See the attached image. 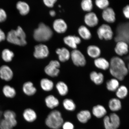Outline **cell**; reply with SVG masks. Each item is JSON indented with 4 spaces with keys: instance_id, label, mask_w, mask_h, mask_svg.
<instances>
[{
    "instance_id": "cell-22",
    "label": "cell",
    "mask_w": 129,
    "mask_h": 129,
    "mask_svg": "<svg viewBox=\"0 0 129 129\" xmlns=\"http://www.w3.org/2000/svg\"><path fill=\"white\" fill-rule=\"evenodd\" d=\"M4 119L9 122L13 127L17 124L16 119V114L13 111L11 110H6L4 113Z\"/></svg>"
},
{
    "instance_id": "cell-23",
    "label": "cell",
    "mask_w": 129,
    "mask_h": 129,
    "mask_svg": "<svg viewBox=\"0 0 129 129\" xmlns=\"http://www.w3.org/2000/svg\"><path fill=\"white\" fill-rule=\"evenodd\" d=\"M91 117V113L88 110L81 111L77 115V119L79 121L83 124L86 123Z\"/></svg>"
},
{
    "instance_id": "cell-12",
    "label": "cell",
    "mask_w": 129,
    "mask_h": 129,
    "mask_svg": "<svg viewBox=\"0 0 129 129\" xmlns=\"http://www.w3.org/2000/svg\"><path fill=\"white\" fill-rule=\"evenodd\" d=\"M84 22L88 27H94L98 25L99 23V19L94 13L91 12L85 14Z\"/></svg>"
},
{
    "instance_id": "cell-7",
    "label": "cell",
    "mask_w": 129,
    "mask_h": 129,
    "mask_svg": "<svg viewBox=\"0 0 129 129\" xmlns=\"http://www.w3.org/2000/svg\"><path fill=\"white\" fill-rule=\"evenodd\" d=\"M97 33L100 39L106 40H112L114 35L110 26L106 24H103L99 27Z\"/></svg>"
},
{
    "instance_id": "cell-3",
    "label": "cell",
    "mask_w": 129,
    "mask_h": 129,
    "mask_svg": "<svg viewBox=\"0 0 129 129\" xmlns=\"http://www.w3.org/2000/svg\"><path fill=\"white\" fill-rule=\"evenodd\" d=\"M63 123L61 113L56 110L50 113L45 121L46 125L52 129H59L62 127Z\"/></svg>"
},
{
    "instance_id": "cell-15",
    "label": "cell",
    "mask_w": 129,
    "mask_h": 129,
    "mask_svg": "<svg viewBox=\"0 0 129 129\" xmlns=\"http://www.w3.org/2000/svg\"><path fill=\"white\" fill-rule=\"evenodd\" d=\"M64 43L71 48L76 49L77 45L81 42V40L79 37L75 36H68L64 38Z\"/></svg>"
},
{
    "instance_id": "cell-27",
    "label": "cell",
    "mask_w": 129,
    "mask_h": 129,
    "mask_svg": "<svg viewBox=\"0 0 129 129\" xmlns=\"http://www.w3.org/2000/svg\"><path fill=\"white\" fill-rule=\"evenodd\" d=\"M22 89L25 94L28 96H32L36 92V88L34 86L33 83L30 82H26L23 85Z\"/></svg>"
},
{
    "instance_id": "cell-45",
    "label": "cell",
    "mask_w": 129,
    "mask_h": 129,
    "mask_svg": "<svg viewBox=\"0 0 129 129\" xmlns=\"http://www.w3.org/2000/svg\"><path fill=\"white\" fill-rule=\"evenodd\" d=\"M50 15L52 17H54L56 15V12L52 10L50 11Z\"/></svg>"
},
{
    "instance_id": "cell-46",
    "label": "cell",
    "mask_w": 129,
    "mask_h": 129,
    "mask_svg": "<svg viewBox=\"0 0 129 129\" xmlns=\"http://www.w3.org/2000/svg\"><path fill=\"white\" fill-rule=\"evenodd\" d=\"M127 69H128V72H129V63L128 64V66H127Z\"/></svg>"
},
{
    "instance_id": "cell-32",
    "label": "cell",
    "mask_w": 129,
    "mask_h": 129,
    "mask_svg": "<svg viewBox=\"0 0 129 129\" xmlns=\"http://www.w3.org/2000/svg\"><path fill=\"white\" fill-rule=\"evenodd\" d=\"M40 85L42 89L45 91H50L54 87L53 82L47 78L43 79L40 82Z\"/></svg>"
},
{
    "instance_id": "cell-4",
    "label": "cell",
    "mask_w": 129,
    "mask_h": 129,
    "mask_svg": "<svg viewBox=\"0 0 129 129\" xmlns=\"http://www.w3.org/2000/svg\"><path fill=\"white\" fill-rule=\"evenodd\" d=\"M52 35L51 28L44 23H41L39 25L38 28L35 30L34 37L37 41L44 42L49 40Z\"/></svg>"
},
{
    "instance_id": "cell-5",
    "label": "cell",
    "mask_w": 129,
    "mask_h": 129,
    "mask_svg": "<svg viewBox=\"0 0 129 129\" xmlns=\"http://www.w3.org/2000/svg\"><path fill=\"white\" fill-rule=\"evenodd\" d=\"M116 35L114 38L115 41H123L129 43V22L120 24L116 29Z\"/></svg>"
},
{
    "instance_id": "cell-14",
    "label": "cell",
    "mask_w": 129,
    "mask_h": 129,
    "mask_svg": "<svg viewBox=\"0 0 129 129\" xmlns=\"http://www.w3.org/2000/svg\"><path fill=\"white\" fill-rule=\"evenodd\" d=\"M13 73L8 66L3 65L0 67V77L2 79L9 81L12 79Z\"/></svg>"
},
{
    "instance_id": "cell-17",
    "label": "cell",
    "mask_w": 129,
    "mask_h": 129,
    "mask_svg": "<svg viewBox=\"0 0 129 129\" xmlns=\"http://www.w3.org/2000/svg\"><path fill=\"white\" fill-rule=\"evenodd\" d=\"M53 28L59 33H63L67 30V26L64 21L61 19H57L53 23Z\"/></svg>"
},
{
    "instance_id": "cell-6",
    "label": "cell",
    "mask_w": 129,
    "mask_h": 129,
    "mask_svg": "<svg viewBox=\"0 0 129 129\" xmlns=\"http://www.w3.org/2000/svg\"><path fill=\"white\" fill-rule=\"evenodd\" d=\"M104 126L105 129H117L120 126V117L115 113L104 117Z\"/></svg>"
},
{
    "instance_id": "cell-31",
    "label": "cell",
    "mask_w": 129,
    "mask_h": 129,
    "mask_svg": "<svg viewBox=\"0 0 129 129\" xmlns=\"http://www.w3.org/2000/svg\"><path fill=\"white\" fill-rule=\"evenodd\" d=\"M116 95L119 99H123L126 97L128 94V88L124 85H120L115 91Z\"/></svg>"
},
{
    "instance_id": "cell-20",
    "label": "cell",
    "mask_w": 129,
    "mask_h": 129,
    "mask_svg": "<svg viewBox=\"0 0 129 129\" xmlns=\"http://www.w3.org/2000/svg\"><path fill=\"white\" fill-rule=\"evenodd\" d=\"M108 107L110 110L112 112H117L120 110L122 108L121 102L118 98H112L109 102Z\"/></svg>"
},
{
    "instance_id": "cell-2",
    "label": "cell",
    "mask_w": 129,
    "mask_h": 129,
    "mask_svg": "<svg viewBox=\"0 0 129 129\" xmlns=\"http://www.w3.org/2000/svg\"><path fill=\"white\" fill-rule=\"evenodd\" d=\"M26 35L21 28L19 26L16 30H12L8 32L6 39L9 43L19 46L26 44Z\"/></svg>"
},
{
    "instance_id": "cell-35",
    "label": "cell",
    "mask_w": 129,
    "mask_h": 129,
    "mask_svg": "<svg viewBox=\"0 0 129 129\" xmlns=\"http://www.w3.org/2000/svg\"><path fill=\"white\" fill-rule=\"evenodd\" d=\"M14 56V53L8 49L3 50L2 53V57L3 60L6 62H9L12 61Z\"/></svg>"
},
{
    "instance_id": "cell-30",
    "label": "cell",
    "mask_w": 129,
    "mask_h": 129,
    "mask_svg": "<svg viewBox=\"0 0 129 129\" xmlns=\"http://www.w3.org/2000/svg\"><path fill=\"white\" fill-rule=\"evenodd\" d=\"M16 7L21 15H26L29 12V6L26 3L24 2L19 1L18 2L16 5Z\"/></svg>"
},
{
    "instance_id": "cell-21",
    "label": "cell",
    "mask_w": 129,
    "mask_h": 129,
    "mask_svg": "<svg viewBox=\"0 0 129 129\" xmlns=\"http://www.w3.org/2000/svg\"><path fill=\"white\" fill-rule=\"evenodd\" d=\"M87 52L90 57L95 59L100 57L101 54V49L95 45L89 46L87 48Z\"/></svg>"
},
{
    "instance_id": "cell-28",
    "label": "cell",
    "mask_w": 129,
    "mask_h": 129,
    "mask_svg": "<svg viewBox=\"0 0 129 129\" xmlns=\"http://www.w3.org/2000/svg\"><path fill=\"white\" fill-rule=\"evenodd\" d=\"M45 101L47 107L51 109L57 107L59 104L58 100L52 95H50L47 97Z\"/></svg>"
},
{
    "instance_id": "cell-18",
    "label": "cell",
    "mask_w": 129,
    "mask_h": 129,
    "mask_svg": "<svg viewBox=\"0 0 129 129\" xmlns=\"http://www.w3.org/2000/svg\"><path fill=\"white\" fill-rule=\"evenodd\" d=\"M89 76L90 80L96 85H101L104 82V75L102 73L93 71L90 73Z\"/></svg>"
},
{
    "instance_id": "cell-13",
    "label": "cell",
    "mask_w": 129,
    "mask_h": 129,
    "mask_svg": "<svg viewBox=\"0 0 129 129\" xmlns=\"http://www.w3.org/2000/svg\"><path fill=\"white\" fill-rule=\"evenodd\" d=\"M114 51L119 56H122L127 54L128 52L129 46L128 43L123 41L117 42Z\"/></svg>"
},
{
    "instance_id": "cell-1",
    "label": "cell",
    "mask_w": 129,
    "mask_h": 129,
    "mask_svg": "<svg viewBox=\"0 0 129 129\" xmlns=\"http://www.w3.org/2000/svg\"><path fill=\"white\" fill-rule=\"evenodd\" d=\"M109 63L111 75L119 81L123 80L129 73L124 61L118 56H115L111 59Z\"/></svg>"
},
{
    "instance_id": "cell-34",
    "label": "cell",
    "mask_w": 129,
    "mask_h": 129,
    "mask_svg": "<svg viewBox=\"0 0 129 129\" xmlns=\"http://www.w3.org/2000/svg\"><path fill=\"white\" fill-rule=\"evenodd\" d=\"M56 87L59 94L61 96H65L68 92V87L63 82L60 81L58 82L56 85Z\"/></svg>"
},
{
    "instance_id": "cell-10",
    "label": "cell",
    "mask_w": 129,
    "mask_h": 129,
    "mask_svg": "<svg viewBox=\"0 0 129 129\" xmlns=\"http://www.w3.org/2000/svg\"><path fill=\"white\" fill-rule=\"evenodd\" d=\"M49 53V50L46 45L39 44L35 46L34 55L36 58L43 59L47 57Z\"/></svg>"
},
{
    "instance_id": "cell-41",
    "label": "cell",
    "mask_w": 129,
    "mask_h": 129,
    "mask_svg": "<svg viewBox=\"0 0 129 129\" xmlns=\"http://www.w3.org/2000/svg\"><path fill=\"white\" fill-rule=\"evenodd\" d=\"M63 129H74L75 127L73 124L70 122H66L63 124Z\"/></svg>"
},
{
    "instance_id": "cell-36",
    "label": "cell",
    "mask_w": 129,
    "mask_h": 129,
    "mask_svg": "<svg viewBox=\"0 0 129 129\" xmlns=\"http://www.w3.org/2000/svg\"><path fill=\"white\" fill-rule=\"evenodd\" d=\"M63 106L66 110L70 111L75 110L76 106L72 100L67 99L64 100L63 103Z\"/></svg>"
},
{
    "instance_id": "cell-25",
    "label": "cell",
    "mask_w": 129,
    "mask_h": 129,
    "mask_svg": "<svg viewBox=\"0 0 129 129\" xmlns=\"http://www.w3.org/2000/svg\"><path fill=\"white\" fill-rule=\"evenodd\" d=\"M25 120L28 122H32L36 120L37 115L36 112L33 109H27L24 111L23 114Z\"/></svg>"
},
{
    "instance_id": "cell-19",
    "label": "cell",
    "mask_w": 129,
    "mask_h": 129,
    "mask_svg": "<svg viewBox=\"0 0 129 129\" xmlns=\"http://www.w3.org/2000/svg\"><path fill=\"white\" fill-rule=\"evenodd\" d=\"M94 64L97 68L106 71L109 69L110 63L104 58L99 57L94 59Z\"/></svg>"
},
{
    "instance_id": "cell-43",
    "label": "cell",
    "mask_w": 129,
    "mask_h": 129,
    "mask_svg": "<svg viewBox=\"0 0 129 129\" xmlns=\"http://www.w3.org/2000/svg\"><path fill=\"white\" fill-rule=\"evenodd\" d=\"M123 13L126 18L129 19V5H127L123 8Z\"/></svg>"
},
{
    "instance_id": "cell-40",
    "label": "cell",
    "mask_w": 129,
    "mask_h": 129,
    "mask_svg": "<svg viewBox=\"0 0 129 129\" xmlns=\"http://www.w3.org/2000/svg\"><path fill=\"white\" fill-rule=\"evenodd\" d=\"M7 14L4 10L0 8V22L5 21L7 18Z\"/></svg>"
},
{
    "instance_id": "cell-9",
    "label": "cell",
    "mask_w": 129,
    "mask_h": 129,
    "mask_svg": "<svg viewBox=\"0 0 129 129\" xmlns=\"http://www.w3.org/2000/svg\"><path fill=\"white\" fill-rule=\"evenodd\" d=\"M60 64L57 60H52L45 67V72L47 75L49 76L54 77L58 75Z\"/></svg>"
},
{
    "instance_id": "cell-33",
    "label": "cell",
    "mask_w": 129,
    "mask_h": 129,
    "mask_svg": "<svg viewBox=\"0 0 129 129\" xmlns=\"http://www.w3.org/2000/svg\"><path fill=\"white\" fill-rule=\"evenodd\" d=\"M3 91L6 97L13 98L16 95V90L14 88L9 85H5L3 88Z\"/></svg>"
},
{
    "instance_id": "cell-47",
    "label": "cell",
    "mask_w": 129,
    "mask_h": 129,
    "mask_svg": "<svg viewBox=\"0 0 129 129\" xmlns=\"http://www.w3.org/2000/svg\"><path fill=\"white\" fill-rule=\"evenodd\" d=\"M1 112H0V117H1Z\"/></svg>"
},
{
    "instance_id": "cell-37",
    "label": "cell",
    "mask_w": 129,
    "mask_h": 129,
    "mask_svg": "<svg viewBox=\"0 0 129 129\" xmlns=\"http://www.w3.org/2000/svg\"><path fill=\"white\" fill-rule=\"evenodd\" d=\"M81 6L84 11L91 12L93 9L92 2L91 0H83L81 3Z\"/></svg>"
},
{
    "instance_id": "cell-16",
    "label": "cell",
    "mask_w": 129,
    "mask_h": 129,
    "mask_svg": "<svg viewBox=\"0 0 129 129\" xmlns=\"http://www.w3.org/2000/svg\"><path fill=\"white\" fill-rule=\"evenodd\" d=\"M92 112L94 116L98 118H101L106 116L107 111L102 105H98L93 106Z\"/></svg>"
},
{
    "instance_id": "cell-44",
    "label": "cell",
    "mask_w": 129,
    "mask_h": 129,
    "mask_svg": "<svg viewBox=\"0 0 129 129\" xmlns=\"http://www.w3.org/2000/svg\"><path fill=\"white\" fill-rule=\"evenodd\" d=\"M6 38V37L4 32L0 28V42H1Z\"/></svg>"
},
{
    "instance_id": "cell-42",
    "label": "cell",
    "mask_w": 129,
    "mask_h": 129,
    "mask_svg": "<svg viewBox=\"0 0 129 129\" xmlns=\"http://www.w3.org/2000/svg\"><path fill=\"white\" fill-rule=\"evenodd\" d=\"M56 1V0H44L43 1L44 4L46 6L49 8L53 7Z\"/></svg>"
},
{
    "instance_id": "cell-24",
    "label": "cell",
    "mask_w": 129,
    "mask_h": 129,
    "mask_svg": "<svg viewBox=\"0 0 129 129\" xmlns=\"http://www.w3.org/2000/svg\"><path fill=\"white\" fill-rule=\"evenodd\" d=\"M56 52L58 55L59 60L61 62H65L68 60L71 56L70 52L65 48H58L56 50Z\"/></svg>"
},
{
    "instance_id": "cell-8",
    "label": "cell",
    "mask_w": 129,
    "mask_h": 129,
    "mask_svg": "<svg viewBox=\"0 0 129 129\" xmlns=\"http://www.w3.org/2000/svg\"><path fill=\"white\" fill-rule=\"evenodd\" d=\"M71 56L73 63L77 67H84L86 63L84 55L79 50L74 49L71 54Z\"/></svg>"
},
{
    "instance_id": "cell-29",
    "label": "cell",
    "mask_w": 129,
    "mask_h": 129,
    "mask_svg": "<svg viewBox=\"0 0 129 129\" xmlns=\"http://www.w3.org/2000/svg\"><path fill=\"white\" fill-rule=\"evenodd\" d=\"M79 35L83 39L86 40H89L91 38V34L90 30L84 25H82L78 30Z\"/></svg>"
},
{
    "instance_id": "cell-39",
    "label": "cell",
    "mask_w": 129,
    "mask_h": 129,
    "mask_svg": "<svg viewBox=\"0 0 129 129\" xmlns=\"http://www.w3.org/2000/svg\"><path fill=\"white\" fill-rule=\"evenodd\" d=\"M13 127L9 122L4 119L0 121V129H12Z\"/></svg>"
},
{
    "instance_id": "cell-26",
    "label": "cell",
    "mask_w": 129,
    "mask_h": 129,
    "mask_svg": "<svg viewBox=\"0 0 129 129\" xmlns=\"http://www.w3.org/2000/svg\"><path fill=\"white\" fill-rule=\"evenodd\" d=\"M120 86L119 81L114 78L108 80L106 83V88L111 92H115Z\"/></svg>"
},
{
    "instance_id": "cell-11",
    "label": "cell",
    "mask_w": 129,
    "mask_h": 129,
    "mask_svg": "<svg viewBox=\"0 0 129 129\" xmlns=\"http://www.w3.org/2000/svg\"><path fill=\"white\" fill-rule=\"evenodd\" d=\"M102 17L104 20L109 23H113L116 20L115 12L112 8L108 7L103 10Z\"/></svg>"
},
{
    "instance_id": "cell-38",
    "label": "cell",
    "mask_w": 129,
    "mask_h": 129,
    "mask_svg": "<svg viewBox=\"0 0 129 129\" xmlns=\"http://www.w3.org/2000/svg\"><path fill=\"white\" fill-rule=\"evenodd\" d=\"M95 4L98 8L104 10L108 7L109 2L108 0H96L95 1Z\"/></svg>"
}]
</instances>
